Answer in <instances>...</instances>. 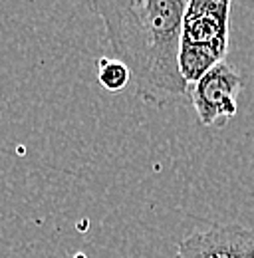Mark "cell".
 I'll return each instance as SVG.
<instances>
[{"label":"cell","instance_id":"6da1fadb","mask_svg":"<svg viewBox=\"0 0 254 258\" xmlns=\"http://www.w3.org/2000/svg\"><path fill=\"white\" fill-rule=\"evenodd\" d=\"M117 60L127 66L141 101L165 107L189 99L179 70L185 0L92 2Z\"/></svg>","mask_w":254,"mask_h":258},{"label":"cell","instance_id":"7a4b0ae2","mask_svg":"<svg viewBox=\"0 0 254 258\" xmlns=\"http://www.w3.org/2000/svg\"><path fill=\"white\" fill-rule=\"evenodd\" d=\"M244 88L242 76L226 62L215 66L189 92V99L205 127H219L238 111V94Z\"/></svg>","mask_w":254,"mask_h":258},{"label":"cell","instance_id":"3957f363","mask_svg":"<svg viewBox=\"0 0 254 258\" xmlns=\"http://www.w3.org/2000/svg\"><path fill=\"white\" fill-rule=\"evenodd\" d=\"M173 258H254V228L211 225L185 236Z\"/></svg>","mask_w":254,"mask_h":258},{"label":"cell","instance_id":"277c9868","mask_svg":"<svg viewBox=\"0 0 254 258\" xmlns=\"http://www.w3.org/2000/svg\"><path fill=\"white\" fill-rule=\"evenodd\" d=\"M228 0H190L183 16L181 44L228 50Z\"/></svg>","mask_w":254,"mask_h":258},{"label":"cell","instance_id":"5b68a950","mask_svg":"<svg viewBox=\"0 0 254 258\" xmlns=\"http://www.w3.org/2000/svg\"><path fill=\"white\" fill-rule=\"evenodd\" d=\"M228 50L224 48H215V46H190V44H181L179 52V70L187 86L193 88L197 82L203 80L215 66L224 62Z\"/></svg>","mask_w":254,"mask_h":258},{"label":"cell","instance_id":"8992f818","mask_svg":"<svg viewBox=\"0 0 254 258\" xmlns=\"http://www.w3.org/2000/svg\"><path fill=\"white\" fill-rule=\"evenodd\" d=\"M95 72H97V82L107 90V92H121L129 84L131 74L127 66L117 60V58H99L95 62Z\"/></svg>","mask_w":254,"mask_h":258}]
</instances>
